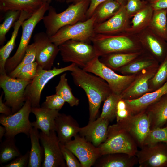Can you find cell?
<instances>
[{"instance_id": "obj_1", "label": "cell", "mask_w": 167, "mask_h": 167, "mask_svg": "<svg viewBox=\"0 0 167 167\" xmlns=\"http://www.w3.org/2000/svg\"><path fill=\"white\" fill-rule=\"evenodd\" d=\"M73 81L85 91L88 100L89 122L95 120L102 102L112 93L106 82L101 77L76 65L71 71Z\"/></svg>"}, {"instance_id": "obj_2", "label": "cell", "mask_w": 167, "mask_h": 167, "mask_svg": "<svg viewBox=\"0 0 167 167\" xmlns=\"http://www.w3.org/2000/svg\"><path fill=\"white\" fill-rule=\"evenodd\" d=\"M90 0H83L75 4H70L63 11L58 13L56 9L49 6L47 15L42 21L45 32L49 37L54 35L62 27L85 20L86 15Z\"/></svg>"}, {"instance_id": "obj_3", "label": "cell", "mask_w": 167, "mask_h": 167, "mask_svg": "<svg viewBox=\"0 0 167 167\" xmlns=\"http://www.w3.org/2000/svg\"><path fill=\"white\" fill-rule=\"evenodd\" d=\"M138 146L131 134L119 123L109 126L105 140L98 147L101 155L122 153L136 156Z\"/></svg>"}, {"instance_id": "obj_4", "label": "cell", "mask_w": 167, "mask_h": 167, "mask_svg": "<svg viewBox=\"0 0 167 167\" xmlns=\"http://www.w3.org/2000/svg\"><path fill=\"white\" fill-rule=\"evenodd\" d=\"M49 6L48 3H43L36 12L22 23V33L18 48L14 54L8 58L6 63L5 69L7 74L14 70L22 61L35 27L42 20Z\"/></svg>"}, {"instance_id": "obj_5", "label": "cell", "mask_w": 167, "mask_h": 167, "mask_svg": "<svg viewBox=\"0 0 167 167\" xmlns=\"http://www.w3.org/2000/svg\"><path fill=\"white\" fill-rule=\"evenodd\" d=\"M99 57L96 56L83 70L102 79L108 84L112 93L120 95L134 80L135 76L122 75L116 73L101 62Z\"/></svg>"}, {"instance_id": "obj_6", "label": "cell", "mask_w": 167, "mask_h": 167, "mask_svg": "<svg viewBox=\"0 0 167 167\" xmlns=\"http://www.w3.org/2000/svg\"><path fill=\"white\" fill-rule=\"evenodd\" d=\"M58 47L64 62L74 63L82 69L97 56L93 45L84 41L70 40Z\"/></svg>"}, {"instance_id": "obj_7", "label": "cell", "mask_w": 167, "mask_h": 167, "mask_svg": "<svg viewBox=\"0 0 167 167\" xmlns=\"http://www.w3.org/2000/svg\"><path fill=\"white\" fill-rule=\"evenodd\" d=\"M96 17L94 14L86 20L64 26L49 37L51 42L58 46L70 40L91 43L95 34L94 28Z\"/></svg>"}, {"instance_id": "obj_8", "label": "cell", "mask_w": 167, "mask_h": 167, "mask_svg": "<svg viewBox=\"0 0 167 167\" xmlns=\"http://www.w3.org/2000/svg\"><path fill=\"white\" fill-rule=\"evenodd\" d=\"M32 81L12 78L6 73L0 74V86L4 93L5 103L11 107L12 114L18 111L26 101L25 90Z\"/></svg>"}, {"instance_id": "obj_9", "label": "cell", "mask_w": 167, "mask_h": 167, "mask_svg": "<svg viewBox=\"0 0 167 167\" xmlns=\"http://www.w3.org/2000/svg\"><path fill=\"white\" fill-rule=\"evenodd\" d=\"M32 106L30 101L27 100L21 108L16 113L6 115L2 114L0 116V123L5 127L6 139L15 138L17 134L23 133L29 136L32 127L29 120Z\"/></svg>"}, {"instance_id": "obj_10", "label": "cell", "mask_w": 167, "mask_h": 167, "mask_svg": "<svg viewBox=\"0 0 167 167\" xmlns=\"http://www.w3.org/2000/svg\"><path fill=\"white\" fill-rule=\"evenodd\" d=\"M76 65L74 63L67 66L50 70H45L38 66L37 74L31 82L27 87L25 95L29 100L32 107H40L42 91L47 83L53 78L66 71H71Z\"/></svg>"}, {"instance_id": "obj_11", "label": "cell", "mask_w": 167, "mask_h": 167, "mask_svg": "<svg viewBox=\"0 0 167 167\" xmlns=\"http://www.w3.org/2000/svg\"><path fill=\"white\" fill-rule=\"evenodd\" d=\"M91 42L99 57L123 51L134 46L133 42L127 37L112 36L108 34L95 33L91 39Z\"/></svg>"}, {"instance_id": "obj_12", "label": "cell", "mask_w": 167, "mask_h": 167, "mask_svg": "<svg viewBox=\"0 0 167 167\" xmlns=\"http://www.w3.org/2000/svg\"><path fill=\"white\" fill-rule=\"evenodd\" d=\"M40 140L44 151L42 167H66L67 166L60 146L56 132L51 130L49 135L41 131Z\"/></svg>"}, {"instance_id": "obj_13", "label": "cell", "mask_w": 167, "mask_h": 167, "mask_svg": "<svg viewBox=\"0 0 167 167\" xmlns=\"http://www.w3.org/2000/svg\"><path fill=\"white\" fill-rule=\"evenodd\" d=\"M36 51V62L45 70L52 69L54 60L59 52L58 46L51 41L45 32L36 33L33 37Z\"/></svg>"}, {"instance_id": "obj_14", "label": "cell", "mask_w": 167, "mask_h": 167, "mask_svg": "<svg viewBox=\"0 0 167 167\" xmlns=\"http://www.w3.org/2000/svg\"><path fill=\"white\" fill-rule=\"evenodd\" d=\"M136 156L139 167H167V143L143 145Z\"/></svg>"}, {"instance_id": "obj_15", "label": "cell", "mask_w": 167, "mask_h": 167, "mask_svg": "<svg viewBox=\"0 0 167 167\" xmlns=\"http://www.w3.org/2000/svg\"><path fill=\"white\" fill-rule=\"evenodd\" d=\"M76 157L82 167L93 166L101 156L100 150L84 137L77 134L64 145Z\"/></svg>"}, {"instance_id": "obj_16", "label": "cell", "mask_w": 167, "mask_h": 167, "mask_svg": "<svg viewBox=\"0 0 167 167\" xmlns=\"http://www.w3.org/2000/svg\"><path fill=\"white\" fill-rule=\"evenodd\" d=\"M128 131L140 148L143 146L145 139L150 130V123L145 110L117 122Z\"/></svg>"}, {"instance_id": "obj_17", "label": "cell", "mask_w": 167, "mask_h": 167, "mask_svg": "<svg viewBox=\"0 0 167 167\" xmlns=\"http://www.w3.org/2000/svg\"><path fill=\"white\" fill-rule=\"evenodd\" d=\"M109 122L99 117L80 128L79 135L98 147L106 139Z\"/></svg>"}, {"instance_id": "obj_18", "label": "cell", "mask_w": 167, "mask_h": 167, "mask_svg": "<svg viewBox=\"0 0 167 167\" xmlns=\"http://www.w3.org/2000/svg\"><path fill=\"white\" fill-rule=\"evenodd\" d=\"M80 127L71 115L59 113L55 121L54 130L60 143L64 145L78 134Z\"/></svg>"}, {"instance_id": "obj_19", "label": "cell", "mask_w": 167, "mask_h": 167, "mask_svg": "<svg viewBox=\"0 0 167 167\" xmlns=\"http://www.w3.org/2000/svg\"><path fill=\"white\" fill-rule=\"evenodd\" d=\"M167 94V80L155 91L146 93L134 99H124L131 115L145 110L149 105Z\"/></svg>"}, {"instance_id": "obj_20", "label": "cell", "mask_w": 167, "mask_h": 167, "mask_svg": "<svg viewBox=\"0 0 167 167\" xmlns=\"http://www.w3.org/2000/svg\"><path fill=\"white\" fill-rule=\"evenodd\" d=\"M59 111L42 107H32L31 112L36 118V121L31 122L32 126L49 135L50 131L54 130L55 120L60 113Z\"/></svg>"}, {"instance_id": "obj_21", "label": "cell", "mask_w": 167, "mask_h": 167, "mask_svg": "<svg viewBox=\"0 0 167 167\" xmlns=\"http://www.w3.org/2000/svg\"><path fill=\"white\" fill-rule=\"evenodd\" d=\"M138 163L136 156L122 153L101 155L93 166L95 167H132Z\"/></svg>"}, {"instance_id": "obj_22", "label": "cell", "mask_w": 167, "mask_h": 167, "mask_svg": "<svg viewBox=\"0 0 167 167\" xmlns=\"http://www.w3.org/2000/svg\"><path fill=\"white\" fill-rule=\"evenodd\" d=\"M156 71L146 72L135 79L120 95L121 99H134L149 92L151 90L148 88V82L154 76Z\"/></svg>"}, {"instance_id": "obj_23", "label": "cell", "mask_w": 167, "mask_h": 167, "mask_svg": "<svg viewBox=\"0 0 167 167\" xmlns=\"http://www.w3.org/2000/svg\"><path fill=\"white\" fill-rule=\"evenodd\" d=\"M127 14L125 5H121L119 10L113 16L95 27V33L111 34L121 31L126 24Z\"/></svg>"}, {"instance_id": "obj_24", "label": "cell", "mask_w": 167, "mask_h": 167, "mask_svg": "<svg viewBox=\"0 0 167 167\" xmlns=\"http://www.w3.org/2000/svg\"><path fill=\"white\" fill-rule=\"evenodd\" d=\"M150 123V129L163 127L167 122V94L146 109Z\"/></svg>"}, {"instance_id": "obj_25", "label": "cell", "mask_w": 167, "mask_h": 167, "mask_svg": "<svg viewBox=\"0 0 167 167\" xmlns=\"http://www.w3.org/2000/svg\"><path fill=\"white\" fill-rule=\"evenodd\" d=\"M32 15L24 11H21L20 17L13 26V30L10 39L6 44L0 49V74L6 73L5 66L6 62L14 49L15 41L20 28L22 23Z\"/></svg>"}, {"instance_id": "obj_26", "label": "cell", "mask_w": 167, "mask_h": 167, "mask_svg": "<svg viewBox=\"0 0 167 167\" xmlns=\"http://www.w3.org/2000/svg\"><path fill=\"white\" fill-rule=\"evenodd\" d=\"M43 4L42 0H0V11H24L32 15Z\"/></svg>"}, {"instance_id": "obj_27", "label": "cell", "mask_w": 167, "mask_h": 167, "mask_svg": "<svg viewBox=\"0 0 167 167\" xmlns=\"http://www.w3.org/2000/svg\"><path fill=\"white\" fill-rule=\"evenodd\" d=\"M31 142L28 167H40L44 159L43 148L40 145V133L38 129L32 127L30 131Z\"/></svg>"}, {"instance_id": "obj_28", "label": "cell", "mask_w": 167, "mask_h": 167, "mask_svg": "<svg viewBox=\"0 0 167 167\" xmlns=\"http://www.w3.org/2000/svg\"><path fill=\"white\" fill-rule=\"evenodd\" d=\"M121 6L120 4L115 0H108L99 4L93 13L96 17L95 27L113 16Z\"/></svg>"}, {"instance_id": "obj_29", "label": "cell", "mask_w": 167, "mask_h": 167, "mask_svg": "<svg viewBox=\"0 0 167 167\" xmlns=\"http://www.w3.org/2000/svg\"><path fill=\"white\" fill-rule=\"evenodd\" d=\"M136 56L134 54L114 53L102 56L99 59L107 66L117 70L134 59Z\"/></svg>"}, {"instance_id": "obj_30", "label": "cell", "mask_w": 167, "mask_h": 167, "mask_svg": "<svg viewBox=\"0 0 167 167\" xmlns=\"http://www.w3.org/2000/svg\"><path fill=\"white\" fill-rule=\"evenodd\" d=\"M66 75V74L64 73L60 76L59 82L55 87L56 93L68 103L70 106H77L79 104V100L73 95Z\"/></svg>"}, {"instance_id": "obj_31", "label": "cell", "mask_w": 167, "mask_h": 167, "mask_svg": "<svg viewBox=\"0 0 167 167\" xmlns=\"http://www.w3.org/2000/svg\"><path fill=\"white\" fill-rule=\"evenodd\" d=\"M14 138L6 139L0 145V164L7 163L21 155Z\"/></svg>"}, {"instance_id": "obj_32", "label": "cell", "mask_w": 167, "mask_h": 167, "mask_svg": "<svg viewBox=\"0 0 167 167\" xmlns=\"http://www.w3.org/2000/svg\"><path fill=\"white\" fill-rule=\"evenodd\" d=\"M121 99L120 95L111 93L104 101L100 117L109 122L113 120L116 118L117 103Z\"/></svg>"}, {"instance_id": "obj_33", "label": "cell", "mask_w": 167, "mask_h": 167, "mask_svg": "<svg viewBox=\"0 0 167 167\" xmlns=\"http://www.w3.org/2000/svg\"><path fill=\"white\" fill-rule=\"evenodd\" d=\"M167 9L155 10L152 24L160 37L167 40Z\"/></svg>"}, {"instance_id": "obj_34", "label": "cell", "mask_w": 167, "mask_h": 167, "mask_svg": "<svg viewBox=\"0 0 167 167\" xmlns=\"http://www.w3.org/2000/svg\"><path fill=\"white\" fill-rule=\"evenodd\" d=\"M21 11H9L6 12L4 21L0 25V45H3L6 40V36L15 22L19 18Z\"/></svg>"}, {"instance_id": "obj_35", "label": "cell", "mask_w": 167, "mask_h": 167, "mask_svg": "<svg viewBox=\"0 0 167 167\" xmlns=\"http://www.w3.org/2000/svg\"><path fill=\"white\" fill-rule=\"evenodd\" d=\"M160 142L167 143V124L164 127L150 129L145 139L143 145Z\"/></svg>"}, {"instance_id": "obj_36", "label": "cell", "mask_w": 167, "mask_h": 167, "mask_svg": "<svg viewBox=\"0 0 167 167\" xmlns=\"http://www.w3.org/2000/svg\"><path fill=\"white\" fill-rule=\"evenodd\" d=\"M36 61V51L34 43L29 45L26 51L25 55L22 61L12 71L7 74L11 77L15 78L21 68L24 66Z\"/></svg>"}, {"instance_id": "obj_37", "label": "cell", "mask_w": 167, "mask_h": 167, "mask_svg": "<svg viewBox=\"0 0 167 167\" xmlns=\"http://www.w3.org/2000/svg\"><path fill=\"white\" fill-rule=\"evenodd\" d=\"M38 67L36 61L26 65L19 70L15 78L32 80L37 74Z\"/></svg>"}, {"instance_id": "obj_38", "label": "cell", "mask_w": 167, "mask_h": 167, "mask_svg": "<svg viewBox=\"0 0 167 167\" xmlns=\"http://www.w3.org/2000/svg\"><path fill=\"white\" fill-rule=\"evenodd\" d=\"M152 64L150 61H139L126 65L117 70L122 73H134L149 67Z\"/></svg>"}, {"instance_id": "obj_39", "label": "cell", "mask_w": 167, "mask_h": 167, "mask_svg": "<svg viewBox=\"0 0 167 167\" xmlns=\"http://www.w3.org/2000/svg\"><path fill=\"white\" fill-rule=\"evenodd\" d=\"M152 79V84L160 88L167 80V56L163 60Z\"/></svg>"}, {"instance_id": "obj_40", "label": "cell", "mask_w": 167, "mask_h": 167, "mask_svg": "<svg viewBox=\"0 0 167 167\" xmlns=\"http://www.w3.org/2000/svg\"><path fill=\"white\" fill-rule=\"evenodd\" d=\"M65 102L60 96L56 93L47 96L45 101L42 104V107L59 110Z\"/></svg>"}, {"instance_id": "obj_41", "label": "cell", "mask_w": 167, "mask_h": 167, "mask_svg": "<svg viewBox=\"0 0 167 167\" xmlns=\"http://www.w3.org/2000/svg\"><path fill=\"white\" fill-rule=\"evenodd\" d=\"M60 146L67 167H82L79 160L71 151L60 143Z\"/></svg>"}, {"instance_id": "obj_42", "label": "cell", "mask_w": 167, "mask_h": 167, "mask_svg": "<svg viewBox=\"0 0 167 167\" xmlns=\"http://www.w3.org/2000/svg\"><path fill=\"white\" fill-rule=\"evenodd\" d=\"M146 40L151 49L156 55L159 57L164 56L165 48L161 42L149 35L146 36Z\"/></svg>"}, {"instance_id": "obj_43", "label": "cell", "mask_w": 167, "mask_h": 167, "mask_svg": "<svg viewBox=\"0 0 167 167\" xmlns=\"http://www.w3.org/2000/svg\"><path fill=\"white\" fill-rule=\"evenodd\" d=\"M30 151L28 150L24 155H21L14 159L4 167H26L29 161Z\"/></svg>"}, {"instance_id": "obj_44", "label": "cell", "mask_w": 167, "mask_h": 167, "mask_svg": "<svg viewBox=\"0 0 167 167\" xmlns=\"http://www.w3.org/2000/svg\"><path fill=\"white\" fill-rule=\"evenodd\" d=\"M150 9L149 8H146L136 13L132 21L133 27L136 28L139 26L144 21L147 17Z\"/></svg>"}, {"instance_id": "obj_45", "label": "cell", "mask_w": 167, "mask_h": 167, "mask_svg": "<svg viewBox=\"0 0 167 167\" xmlns=\"http://www.w3.org/2000/svg\"><path fill=\"white\" fill-rule=\"evenodd\" d=\"M108 0H90V4L87 11L85 20L90 18L92 15L96 7L101 3ZM118 2L121 5H125L126 0H115Z\"/></svg>"}, {"instance_id": "obj_46", "label": "cell", "mask_w": 167, "mask_h": 167, "mask_svg": "<svg viewBox=\"0 0 167 167\" xmlns=\"http://www.w3.org/2000/svg\"><path fill=\"white\" fill-rule=\"evenodd\" d=\"M127 0V3L125 6L127 14H131L139 11L142 6L140 0Z\"/></svg>"}, {"instance_id": "obj_47", "label": "cell", "mask_w": 167, "mask_h": 167, "mask_svg": "<svg viewBox=\"0 0 167 167\" xmlns=\"http://www.w3.org/2000/svg\"><path fill=\"white\" fill-rule=\"evenodd\" d=\"M131 116V115L127 108L116 110V118L117 122L124 120Z\"/></svg>"}, {"instance_id": "obj_48", "label": "cell", "mask_w": 167, "mask_h": 167, "mask_svg": "<svg viewBox=\"0 0 167 167\" xmlns=\"http://www.w3.org/2000/svg\"><path fill=\"white\" fill-rule=\"evenodd\" d=\"M3 93L2 92L0 96V113L6 115L12 114L11 109L2 101V97Z\"/></svg>"}, {"instance_id": "obj_49", "label": "cell", "mask_w": 167, "mask_h": 167, "mask_svg": "<svg viewBox=\"0 0 167 167\" xmlns=\"http://www.w3.org/2000/svg\"><path fill=\"white\" fill-rule=\"evenodd\" d=\"M152 6L155 10L167 9V0H157Z\"/></svg>"}, {"instance_id": "obj_50", "label": "cell", "mask_w": 167, "mask_h": 167, "mask_svg": "<svg viewBox=\"0 0 167 167\" xmlns=\"http://www.w3.org/2000/svg\"><path fill=\"white\" fill-rule=\"evenodd\" d=\"M6 132V129L5 127L0 126V142H2V139L4 136Z\"/></svg>"}, {"instance_id": "obj_51", "label": "cell", "mask_w": 167, "mask_h": 167, "mask_svg": "<svg viewBox=\"0 0 167 167\" xmlns=\"http://www.w3.org/2000/svg\"><path fill=\"white\" fill-rule=\"evenodd\" d=\"M83 0H66L67 4H75L78 3Z\"/></svg>"}, {"instance_id": "obj_52", "label": "cell", "mask_w": 167, "mask_h": 167, "mask_svg": "<svg viewBox=\"0 0 167 167\" xmlns=\"http://www.w3.org/2000/svg\"><path fill=\"white\" fill-rule=\"evenodd\" d=\"M43 3H47L50 4L52 0H42Z\"/></svg>"}, {"instance_id": "obj_53", "label": "cell", "mask_w": 167, "mask_h": 167, "mask_svg": "<svg viewBox=\"0 0 167 167\" xmlns=\"http://www.w3.org/2000/svg\"><path fill=\"white\" fill-rule=\"evenodd\" d=\"M150 0L151 1H152L153 2H155V1H156L157 0Z\"/></svg>"}, {"instance_id": "obj_54", "label": "cell", "mask_w": 167, "mask_h": 167, "mask_svg": "<svg viewBox=\"0 0 167 167\" xmlns=\"http://www.w3.org/2000/svg\"></svg>"}, {"instance_id": "obj_55", "label": "cell", "mask_w": 167, "mask_h": 167, "mask_svg": "<svg viewBox=\"0 0 167 167\" xmlns=\"http://www.w3.org/2000/svg\"><path fill=\"white\" fill-rule=\"evenodd\" d=\"M166 124H167V123H166Z\"/></svg>"}]
</instances>
